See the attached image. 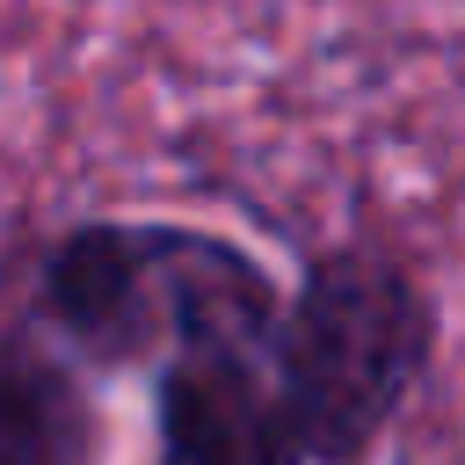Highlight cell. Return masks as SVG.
I'll return each instance as SVG.
<instances>
[{
  "label": "cell",
  "mask_w": 465,
  "mask_h": 465,
  "mask_svg": "<svg viewBox=\"0 0 465 465\" xmlns=\"http://www.w3.org/2000/svg\"><path fill=\"white\" fill-rule=\"evenodd\" d=\"M443 305L421 262L378 232L320 240L276 327V378L312 465H378L400 414L429 385Z\"/></svg>",
  "instance_id": "cell-2"
},
{
  "label": "cell",
  "mask_w": 465,
  "mask_h": 465,
  "mask_svg": "<svg viewBox=\"0 0 465 465\" xmlns=\"http://www.w3.org/2000/svg\"><path fill=\"white\" fill-rule=\"evenodd\" d=\"M102 407L80 363L29 327H0V465H94Z\"/></svg>",
  "instance_id": "cell-4"
},
{
  "label": "cell",
  "mask_w": 465,
  "mask_h": 465,
  "mask_svg": "<svg viewBox=\"0 0 465 465\" xmlns=\"http://www.w3.org/2000/svg\"><path fill=\"white\" fill-rule=\"evenodd\" d=\"M153 465H312L276 341H196L153 371Z\"/></svg>",
  "instance_id": "cell-3"
},
{
  "label": "cell",
  "mask_w": 465,
  "mask_h": 465,
  "mask_svg": "<svg viewBox=\"0 0 465 465\" xmlns=\"http://www.w3.org/2000/svg\"><path fill=\"white\" fill-rule=\"evenodd\" d=\"M291 283L189 218H80L44 247L36 312L87 371H160L196 341H276Z\"/></svg>",
  "instance_id": "cell-1"
}]
</instances>
